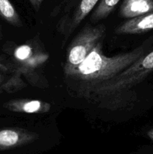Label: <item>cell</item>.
Masks as SVG:
<instances>
[{
	"label": "cell",
	"instance_id": "2",
	"mask_svg": "<svg viewBox=\"0 0 153 154\" xmlns=\"http://www.w3.org/2000/svg\"><path fill=\"white\" fill-rule=\"evenodd\" d=\"M152 72L153 51L142 56L113 78L96 86L90 92L99 96L116 95L140 84Z\"/></svg>",
	"mask_w": 153,
	"mask_h": 154
},
{
	"label": "cell",
	"instance_id": "12",
	"mask_svg": "<svg viewBox=\"0 0 153 154\" xmlns=\"http://www.w3.org/2000/svg\"><path fill=\"white\" fill-rule=\"evenodd\" d=\"M120 0H99L97 8L93 11L92 20L98 21L107 17Z\"/></svg>",
	"mask_w": 153,
	"mask_h": 154
},
{
	"label": "cell",
	"instance_id": "13",
	"mask_svg": "<svg viewBox=\"0 0 153 154\" xmlns=\"http://www.w3.org/2000/svg\"><path fill=\"white\" fill-rule=\"evenodd\" d=\"M30 2V4L32 5V6L33 7V8L36 11H38L39 9H40V6H41L42 3L44 0H28Z\"/></svg>",
	"mask_w": 153,
	"mask_h": 154
},
{
	"label": "cell",
	"instance_id": "5",
	"mask_svg": "<svg viewBox=\"0 0 153 154\" xmlns=\"http://www.w3.org/2000/svg\"><path fill=\"white\" fill-rule=\"evenodd\" d=\"M3 108L14 113L46 114L51 109V105L39 99H14L4 103Z\"/></svg>",
	"mask_w": 153,
	"mask_h": 154
},
{
	"label": "cell",
	"instance_id": "10",
	"mask_svg": "<svg viewBox=\"0 0 153 154\" xmlns=\"http://www.w3.org/2000/svg\"><path fill=\"white\" fill-rule=\"evenodd\" d=\"M0 17L14 26H22L20 17L9 0H0Z\"/></svg>",
	"mask_w": 153,
	"mask_h": 154
},
{
	"label": "cell",
	"instance_id": "3",
	"mask_svg": "<svg viewBox=\"0 0 153 154\" xmlns=\"http://www.w3.org/2000/svg\"><path fill=\"white\" fill-rule=\"evenodd\" d=\"M106 34L104 25L86 26L81 30L68 49L64 66V75H67L82 63L93 48L102 42Z\"/></svg>",
	"mask_w": 153,
	"mask_h": 154
},
{
	"label": "cell",
	"instance_id": "4",
	"mask_svg": "<svg viewBox=\"0 0 153 154\" xmlns=\"http://www.w3.org/2000/svg\"><path fill=\"white\" fill-rule=\"evenodd\" d=\"M38 134L19 127L0 129V151L31 144L38 139Z\"/></svg>",
	"mask_w": 153,
	"mask_h": 154
},
{
	"label": "cell",
	"instance_id": "6",
	"mask_svg": "<svg viewBox=\"0 0 153 154\" xmlns=\"http://www.w3.org/2000/svg\"><path fill=\"white\" fill-rule=\"evenodd\" d=\"M153 29V11L129 19L116 29L117 34H142Z\"/></svg>",
	"mask_w": 153,
	"mask_h": 154
},
{
	"label": "cell",
	"instance_id": "7",
	"mask_svg": "<svg viewBox=\"0 0 153 154\" xmlns=\"http://www.w3.org/2000/svg\"><path fill=\"white\" fill-rule=\"evenodd\" d=\"M152 11L153 0H124L120 8V15L126 19Z\"/></svg>",
	"mask_w": 153,
	"mask_h": 154
},
{
	"label": "cell",
	"instance_id": "1",
	"mask_svg": "<svg viewBox=\"0 0 153 154\" xmlns=\"http://www.w3.org/2000/svg\"><path fill=\"white\" fill-rule=\"evenodd\" d=\"M146 46L118 54L106 57L102 52V42H99L85 60L80 63L66 77L82 84V89L90 90L101 83L110 80L131 66L145 55Z\"/></svg>",
	"mask_w": 153,
	"mask_h": 154
},
{
	"label": "cell",
	"instance_id": "11",
	"mask_svg": "<svg viewBox=\"0 0 153 154\" xmlns=\"http://www.w3.org/2000/svg\"><path fill=\"white\" fill-rule=\"evenodd\" d=\"M11 70L3 63H0V93L11 92L16 90L19 80L15 75H9V71Z\"/></svg>",
	"mask_w": 153,
	"mask_h": 154
},
{
	"label": "cell",
	"instance_id": "14",
	"mask_svg": "<svg viewBox=\"0 0 153 154\" xmlns=\"http://www.w3.org/2000/svg\"><path fill=\"white\" fill-rule=\"evenodd\" d=\"M147 135H148V138L153 141V129H151V130L148 131V132H147Z\"/></svg>",
	"mask_w": 153,
	"mask_h": 154
},
{
	"label": "cell",
	"instance_id": "8",
	"mask_svg": "<svg viewBox=\"0 0 153 154\" xmlns=\"http://www.w3.org/2000/svg\"><path fill=\"white\" fill-rule=\"evenodd\" d=\"M34 52L33 49L28 45H19L16 47L14 49L12 52V57L14 63L20 65V69H22L26 66V65L28 66H33L34 65L40 64L41 62L45 61L46 60L39 58L34 59Z\"/></svg>",
	"mask_w": 153,
	"mask_h": 154
},
{
	"label": "cell",
	"instance_id": "9",
	"mask_svg": "<svg viewBox=\"0 0 153 154\" xmlns=\"http://www.w3.org/2000/svg\"><path fill=\"white\" fill-rule=\"evenodd\" d=\"M99 0H80L76 5L72 19L70 23V32H71L76 27L81 23L87 15L93 10Z\"/></svg>",
	"mask_w": 153,
	"mask_h": 154
}]
</instances>
